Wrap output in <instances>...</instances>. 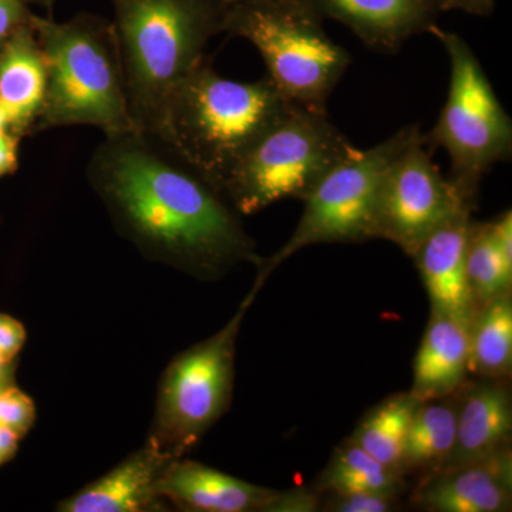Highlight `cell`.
Masks as SVG:
<instances>
[{"label":"cell","mask_w":512,"mask_h":512,"mask_svg":"<svg viewBox=\"0 0 512 512\" xmlns=\"http://www.w3.org/2000/svg\"><path fill=\"white\" fill-rule=\"evenodd\" d=\"M86 175L116 231L150 261L200 281L261 261L224 192L153 134H107Z\"/></svg>","instance_id":"6da1fadb"},{"label":"cell","mask_w":512,"mask_h":512,"mask_svg":"<svg viewBox=\"0 0 512 512\" xmlns=\"http://www.w3.org/2000/svg\"><path fill=\"white\" fill-rule=\"evenodd\" d=\"M291 104L268 77L256 82L225 79L205 57L170 93L156 130L148 134L222 191L242 154Z\"/></svg>","instance_id":"7a4b0ae2"},{"label":"cell","mask_w":512,"mask_h":512,"mask_svg":"<svg viewBox=\"0 0 512 512\" xmlns=\"http://www.w3.org/2000/svg\"><path fill=\"white\" fill-rule=\"evenodd\" d=\"M128 111L138 131L153 133L170 93L224 33V0H111Z\"/></svg>","instance_id":"3957f363"},{"label":"cell","mask_w":512,"mask_h":512,"mask_svg":"<svg viewBox=\"0 0 512 512\" xmlns=\"http://www.w3.org/2000/svg\"><path fill=\"white\" fill-rule=\"evenodd\" d=\"M46 63V96L36 133L93 126L107 134L136 130L113 22L82 12L67 22L33 15Z\"/></svg>","instance_id":"277c9868"},{"label":"cell","mask_w":512,"mask_h":512,"mask_svg":"<svg viewBox=\"0 0 512 512\" xmlns=\"http://www.w3.org/2000/svg\"><path fill=\"white\" fill-rule=\"evenodd\" d=\"M309 0H244L229 5L224 33L259 50L268 77L289 103L326 111L350 55L330 39Z\"/></svg>","instance_id":"5b68a950"},{"label":"cell","mask_w":512,"mask_h":512,"mask_svg":"<svg viewBox=\"0 0 512 512\" xmlns=\"http://www.w3.org/2000/svg\"><path fill=\"white\" fill-rule=\"evenodd\" d=\"M356 147L329 120L328 111L291 104L242 154L222 183L241 215H252L286 198L303 200L330 168Z\"/></svg>","instance_id":"8992f818"},{"label":"cell","mask_w":512,"mask_h":512,"mask_svg":"<svg viewBox=\"0 0 512 512\" xmlns=\"http://www.w3.org/2000/svg\"><path fill=\"white\" fill-rule=\"evenodd\" d=\"M429 33L450 59V86L436 126L423 134L424 143L446 151L451 181L476 201L484 175L511 160L512 121L466 40L437 25Z\"/></svg>","instance_id":"52a82bcc"},{"label":"cell","mask_w":512,"mask_h":512,"mask_svg":"<svg viewBox=\"0 0 512 512\" xmlns=\"http://www.w3.org/2000/svg\"><path fill=\"white\" fill-rule=\"evenodd\" d=\"M254 285L224 328L165 367L150 436L171 458L185 457L227 413L234 392L239 329L259 292Z\"/></svg>","instance_id":"ba28073f"},{"label":"cell","mask_w":512,"mask_h":512,"mask_svg":"<svg viewBox=\"0 0 512 512\" xmlns=\"http://www.w3.org/2000/svg\"><path fill=\"white\" fill-rule=\"evenodd\" d=\"M419 133L417 126L403 127L375 147L356 148L330 168L303 198L305 210L291 238L256 265L255 286L262 288L279 265L312 245L356 244L375 239L376 197L384 171Z\"/></svg>","instance_id":"9c48e42d"},{"label":"cell","mask_w":512,"mask_h":512,"mask_svg":"<svg viewBox=\"0 0 512 512\" xmlns=\"http://www.w3.org/2000/svg\"><path fill=\"white\" fill-rule=\"evenodd\" d=\"M468 198L431 160L421 131L387 165L376 197V238L413 256L436 229L473 212Z\"/></svg>","instance_id":"30bf717a"},{"label":"cell","mask_w":512,"mask_h":512,"mask_svg":"<svg viewBox=\"0 0 512 512\" xmlns=\"http://www.w3.org/2000/svg\"><path fill=\"white\" fill-rule=\"evenodd\" d=\"M323 19L338 20L369 49L394 53L420 33L430 32L443 13L463 10L490 15L497 0H309Z\"/></svg>","instance_id":"8fae6325"},{"label":"cell","mask_w":512,"mask_h":512,"mask_svg":"<svg viewBox=\"0 0 512 512\" xmlns=\"http://www.w3.org/2000/svg\"><path fill=\"white\" fill-rule=\"evenodd\" d=\"M413 504L429 512H507L512 507L511 446L419 480Z\"/></svg>","instance_id":"7c38bea8"},{"label":"cell","mask_w":512,"mask_h":512,"mask_svg":"<svg viewBox=\"0 0 512 512\" xmlns=\"http://www.w3.org/2000/svg\"><path fill=\"white\" fill-rule=\"evenodd\" d=\"M171 458L148 439L113 470L57 504L60 512H156L170 505L157 491Z\"/></svg>","instance_id":"4fadbf2b"},{"label":"cell","mask_w":512,"mask_h":512,"mask_svg":"<svg viewBox=\"0 0 512 512\" xmlns=\"http://www.w3.org/2000/svg\"><path fill=\"white\" fill-rule=\"evenodd\" d=\"M456 397V440L440 471L466 466L511 446L512 397L507 379H467Z\"/></svg>","instance_id":"5bb4252c"},{"label":"cell","mask_w":512,"mask_h":512,"mask_svg":"<svg viewBox=\"0 0 512 512\" xmlns=\"http://www.w3.org/2000/svg\"><path fill=\"white\" fill-rule=\"evenodd\" d=\"M170 507L192 512H266L278 491L188 458H174L157 483Z\"/></svg>","instance_id":"9a60e30c"},{"label":"cell","mask_w":512,"mask_h":512,"mask_svg":"<svg viewBox=\"0 0 512 512\" xmlns=\"http://www.w3.org/2000/svg\"><path fill=\"white\" fill-rule=\"evenodd\" d=\"M473 212L458 215L436 229L412 256L429 293L431 309L471 326L474 305L468 288L466 248Z\"/></svg>","instance_id":"2e32d148"},{"label":"cell","mask_w":512,"mask_h":512,"mask_svg":"<svg viewBox=\"0 0 512 512\" xmlns=\"http://www.w3.org/2000/svg\"><path fill=\"white\" fill-rule=\"evenodd\" d=\"M46 80L45 57L30 22L0 50V107L8 114L12 131L22 138L36 133Z\"/></svg>","instance_id":"e0dca14e"},{"label":"cell","mask_w":512,"mask_h":512,"mask_svg":"<svg viewBox=\"0 0 512 512\" xmlns=\"http://www.w3.org/2000/svg\"><path fill=\"white\" fill-rule=\"evenodd\" d=\"M470 375V328L431 309L426 332L414 357L409 390L420 402L439 399L460 389Z\"/></svg>","instance_id":"ac0fdd59"},{"label":"cell","mask_w":512,"mask_h":512,"mask_svg":"<svg viewBox=\"0 0 512 512\" xmlns=\"http://www.w3.org/2000/svg\"><path fill=\"white\" fill-rule=\"evenodd\" d=\"M456 427V392L420 402L404 447V476H419L423 480L440 471L453 450Z\"/></svg>","instance_id":"d6986e66"},{"label":"cell","mask_w":512,"mask_h":512,"mask_svg":"<svg viewBox=\"0 0 512 512\" xmlns=\"http://www.w3.org/2000/svg\"><path fill=\"white\" fill-rule=\"evenodd\" d=\"M419 404L420 400L410 392L394 394L373 407L360 420L348 439L375 457L383 466L404 476V447L410 423Z\"/></svg>","instance_id":"ffe728a7"},{"label":"cell","mask_w":512,"mask_h":512,"mask_svg":"<svg viewBox=\"0 0 512 512\" xmlns=\"http://www.w3.org/2000/svg\"><path fill=\"white\" fill-rule=\"evenodd\" d=\"M406 487L407 477L383 466L362 447L346 439L336 448L313 488L320 494L380 491L403 495Z\"/></svg>","instance_id":"44dd1931"},{"label":"cell","mask_w":512,"mask_h":512,"mask_svg":"<svg viewBox=\"0 0 512 512\" xmlns=\"http://www.w3.org/2000/svg\"><path fill=\"white\" fill-rule=\"evenodd\" d=\"M512 372V296H498L484 305L470 326V373L508 379Z\"/></svg>","instance_id":"7402d4cb"},{"label":"cell","mask_w":512,"mask_h":512,"mask_svg":"<svg viewBox=\"0 0 512 512\" xmlns=\"http://www.w3.org/2000/svg\"><path fill=\"white\" fill-rule=\"evenodd\" d=\"M468 288L474 316L498 296L512 289V258H508L495 237L493 222L471 221L466 248Z\"/></svg>","instance_id":"603a6c76"},{"label":"cell","mask_w":512,"mask_h":512,"mask_svg":"<svg viewBox=\"0 0 512 512\" xmlns=\"http://www.w3.org/2000/svg\"><path fill=\"white\" fill-rule=\"evenodd\" d=\"M36 406L29 394L16 384L0 390V424L23 439L35 426Z\"/></svg>","instance_id":"cb8c5ba5"},{"label":"cell","mask_w":512,"mask_h":512,"mask_svg":"<svg viewBox=\"0 0 512 512\" xmlns=\"http://www.w3.org/2000/svg\"><path fill=\"white\" fill-rule=\"evenodd\" d=\"M328 503L320 510L330 512H390L399 507L400 495L380 491H359L349 494H329Z\"/></svg>","instance_id":"d4e9b609"},{"label":"cell","mask_w":512,"mask_h":512,"mask_svg":"<svg viewBox=\"0 0 512 512\" xmlns=\"http://www.w3.org/2000/svg\"><path fill=\"white\" fill-rule=\"evenodd\" d=\"M312 488H292L288 491H278L266 512H315L320 510L322 497Z\"/></svg>","instance_id":"484cf974"},{"label":"cell","mask_w":512,"mask_h":512,"mask_svg":"<svg viewBox=\"0 0 512 512\" xmlns=\"http://www.w3.org/2000/svg\"><path fill=\"white\" fill-rule=\"evenodd\" d=\"M28 0H0V50L23 26L32 22Z\"/></svg>","instance_id":"4316f807"},{"label":"cell","mask_w":512,"mask_h":512,"mask_svg":"<svg viewBox=\"0 0 512 512\" xmlns=\"http://www.w3.org/2000/svg\"><path fill=\"white\" fill-rule=\"evenodd\" d=\"M28 340L25 325L13 316L0 313V355L18 359L20 350Z\"/></svg>","instance_id":"83f0119b"},{"label":"cell","mask_w":512,"mask_h":512,"mask_svg":"<svg viewBox=\"0 0 512 512\" xmlns=\"http://www.w3.org/2000/svg\"><path fill=\"white\" fill-rule=\"evenodd\" d=\"M22 137L12 130L0 133V178L8 177L18 171L19 146Z\"/></svg>","instance_id":"f1b7e54d"},{"label":"cell","mask_w":512,"mask_h":512,"mask_svg":"<svg viewBox=\"0 0 512 512\" xmlns=\"http://www.w3.org/2000/svg\"><path fill=\"white\" fill-rule=\"evenodd\" d=\"M20 440L22 439H20L15 431L0 424V466L9 463L16 456Z\"/></svg>","instance_id":"f546056e"},{"label":"cell","mask_w":512,"mask_h":512,"mask_svg":"<svg viewBox=\"0 0 512 512\" xmlns=\"http://www.w3.org/2000/svg\"><path fill=\"white\" fill-rule=\"evenodd\" d=\"M16 359L0 355V390L15 384Z\"/></svg>","instance_id":"4dcf8cb0"},{"label":"cell","mask_w":512,"mask_h":512,"mask_svg":"<svg viewBox=\"0 0 512 512\" xmlns=\"http://www.w3.org/2000/svg\"><path fill=\"white\" fill-rule=\"evenodd\" d=\"M6 130H12V128H10L8 114H6L5 110H3L2 107H0V133ZM13 133H15V131H13Z\"/></svg>","instance_id":"1f68e13d"},{"label":"cell","mask_w":512,"mask_h":512,"mask_svg":"<svg viewBox=\"0 0 512 512\" xmlns=\"http://www.w3.org/2000/svg\"><path fill=\"white\" fill-rule=\"evenodd\" d=\"M30 5L42 6V8H46L52 12L53 5H55L56 0H28Z\"/></svg>","instance_id":"d6a6232c"},{"label":"cell","mask_w":512,"mask_h":512,"mask_svg":"<svg viewBox=\"0 0 512 512\" xmlns=\"http://www.w3.org/2000/svg\"><path fill=\"white\" fill-rule=\"evenodd\" d=\"M225 3H227V5H234V3H238V2H244V0H224Z\"/></svg>","instance_id":"836d02e7"}]
</instances>
